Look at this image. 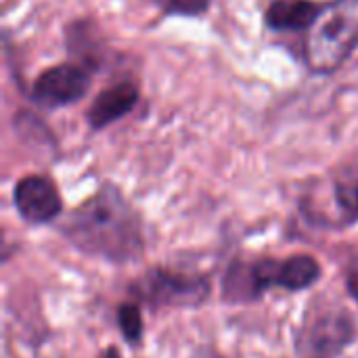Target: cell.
I'll return each instance as SVG.
<instances>
[{
	"instance_id": "cell-1",
	"label": "cell",
	"mask_w": 358,
	"mask_h": 358,
	"mask_svg": "<svg viewBox=\"0 0 358 358\" xmlns=\"http://www.w3.org/2000/svg\"><path fill=\"white\" fill-rule=\"evenodd\" d=\"M63 233L80 252L109 262H130L145 248L138 214L113 187L80 203L63 222Z\"/></svg>"
},
{
	"instance_id": "cell-2",
	"label": "cell",
	"mask_w": 358,
	"mask_h": 358,
	"mask_svg": "<svg viewBox=\"0 0 358 358\" xmlns=\"http://www.w3.org/2000/svg\"><path fill=\"white\" fill-rule=\"evenodd\" d=\"M321 277V264L308 254H296L285 260H260L254 264L233 262L224 277L227 294L233 302L245 304L258 300L273 287L302 292Z\"/></svg>"
},
{
	"instance_id": "cell-3",
	"label": "cell",
	"mask_w": 358,
	"mask_h": 358,
	"mask_svg": "<svg viewBox=\"0 0 358 358\" xmlns=\"http://www.w3.org/2000/svg\"><path fill=\"white\" fill-rule=\"evenodd\" d=\"M358 44V0H334L310 27L306 63L317 73L336 71Z\"/></svg>"
},
{
	"instance_id": "cell-4",
	"label": "cell",
	"mask_w": 358,
	"mask_h": 358,
	"mask_svg": "<svg viewBox=\"0 0 358 358\" xmlns=\"http://www.w3.org/2000/svg\"><path fill=\"white\" fill-rule=\"evenodd\" d=\"M357 340V319L344 306L310 308L296 334L298 358H338Z\"/></svg>"
},
{
	"instance_id": "cell-5",
	"label": "cell",
	"mask_w": 358,
	"mask_h": 358,
	"mask_svg": "<svg viewBox=\"0 0 358 358\" xmlns=\"http://www.w3.org/2000/svg\"><path fill=\"white\" fill-rule=\"evenodd\" d=\"M132 296L155 308H193L208 300L210 281L168 268H151L130 287Z\"/></svg>"
},
{
	"instance_id": "cell-6",
	"label": "cell",
	"mask_w": 358,
	"mask_h": 358,
	"mask_svg": "<svg viewBox=\"0 0 358 358\" xmlns=\"http://www.w3.org/2000/svg\"><path fill=\"white\" fill-rule=\"evenodd\" d=\"M90 76L82 65L61 63L42 71L34 86L31 99L42 107H65L78 103L88 92Z\"/></svg>"
},
{
	"instance_id": "cell-7",
	"label": "cell",
	"mask_w": 358,
	"mask_h": 358,
	"mask_svg": "<svg viewBox=\"0 0 358 358\" xmlns=\"http://www.w3.org/2000/svg\"><path fill=\"white\" fill-rule=\"evenodd\" d=\"M19 216L29 224H46L63 212V201L55 182L46 176H23L13 191Z\"/></svg>"
},
{
	"instance_id": "cell-8",
	"label": "cell",
	"mask_w": 358,
	"mask_h": 358,
	"mask_svg": "<svg viewBox=\"0 0 358 358\" xmlns=\"http://www.w3.org/2000/svg\"><path fill=\"white\" fill-rule=\"evenodd\" d=\"M138 101V88L132 82H120L96 94L92 105L88 107L86 120L94 130H101L117 120H122L126 113L134 109Z\"/></svg>"
},
{
	"instance_id": "cell-9",
	"label": "cell",
	"mask_w": 358,
	"mask_h": 358,
	"mask_svg": "<svg viewBox=\"0 0 358 358\" xmlns=\"http://www.w3.org/2000/svg\"><path fill=\"white\" fill-rule=\"evenodd\" d=\"M327 4L315 0H275L266 8V23L275 31L310 29Z\"/></svg>"
},
{
	"instance_id": "cell-10",
	"label": "cell",
	"mask_w": 358,
	"mask_h": 358,
	"mask_svg": "<svg viewBox=\"0 0 358 358\" xmlns=\"http://www.w3.org/2000/svg\"><path fill=\"white\" fill-rule=\"evenodd\" d=\"M334 199L344 224L358 222V166L338 172L334 180Z\"/></svg>"
},
{
	"instance_id": "cell-11",
	"label": "cell",
	"mask_w": 358,
	"mask_h": 358,
	"mask_svg": "<svg viewBox=\"0 0 358 358\" xmlns=\"http://www.w3.org/2000/svg\"><path fill=\"white\" fill-rule=\"evenodd\" d=\"M117 323H120V331L122 336L130 342V344H138L141 338H143V315H141V308L138 304L134 302H128V304H122L117 308Z\"/></svg>"
},
{
	"instance_id": "cell-12",
	"label": "cell",
	"mask_w": 358,
	"mask_h": 358,
	"mask_svg": "<svg viewBox=\"0 0 358 358\" xmlns=\"http://www.w3.org/2000/svg\"><path fill=\"white\" fill-rule=\"evenodd\" d=\"M168 15H185V17H199L208 10L210 0H159Z\"/></svg>"
},
{
	"instance_id": "cell-13",
	"label": "cell",
	"mask_w": 358,
	"mask_h": 358,
	"mask_svg": "<svg viewBox=\"0 0 358 358\" xmlns=\"http://www.w3.org/2000/svg\"><path fill=\"white\" fill-rule=\"evenodd\" d=\"M348 289H350V296H355L358 302V268H352L348 273Z\"/></svg>"
},
{
	"instance_id": "cell-14",
	"label": "cell",
	"mask_w": 358,
	"mask_h": 358,
	"mask_svg": "<svg viewBox=\"0 0 358 358\" xmlns=\"http://www.w3.org/2000/svg\"><path fill=\"white\" fill-rule=\"evenodd\" d=\"M99 358H120V352H117L115 348H107Z\"/></svg>"
}]
</instances>
